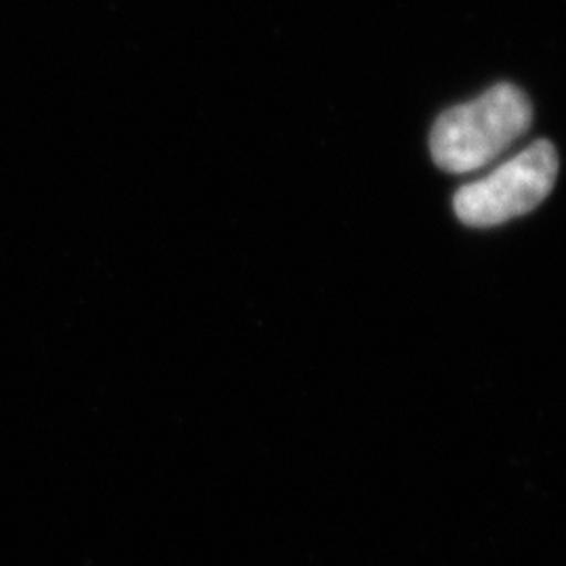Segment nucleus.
Wrapping results in <instances>:
<instances>
[{"label":"nucleus","mask_w":566,"mask_h":566,"mask_svg":"<svg viewBox=\"0 0 566 566\" xmlns=\"http://www.w3.org/2000/svg\"><path fill=\"white\" fill-rule=\"evenodd\" d=\"M533 120V107L514 84H495L481 97L443 112L432 126L430 154L447 172H472L500 158Z\"/></svg>","instance_id":"nucleus-1"},{"label":"nucleus","mask_w":566,"mask_h":566,"mask_svg":"<svg viewBox=\"0 0 566 566\" xmlns=\"http://www.w3.org/2000/svg\"><path fill=\"white\" fill-rule=\"evenodd\" d=\"M558 154L549 142L531 143L479 181L458 189L453 210L468 227L489 229L535 210L554 189Z\"/></svg>","instance_id":"nucleus-2"}]
</instances>
